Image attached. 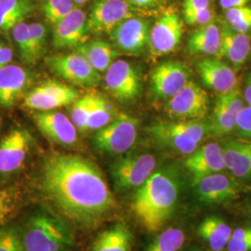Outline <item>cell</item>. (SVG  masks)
<instances>
[{"mask_svg": "<svg viewBox=\"0 0 251 251\" xmlns=\"http://www.w3.org/2000/svg\"><path fill=\"white\" fill-rule=\"evenodd\" d=\"M40 184L59 212L80 228L97 227L117 209V200L99 168L80 155L49 156L42 167Z\"/></svg>", "mask_w": 251, "mask_h": 251, "instance_id": "obj_1", "label": "cell"}, {"mask_svg": "<svg viewBox=\"0 0 251 251\" xmlns=\"http://www.w3.org/2000/svg\"><path fill=\"white\" fill-rule=\"evenodd\" d=\"M179 184L175 176L168 171L153 172L139 187L131 208L141 225L155 233L170 219L178 200Z\"/></svg>", "mask_w": 251, "mask_h": 251, "instance_id": "obj_2", "label": "cell"}, {"mask_svg": "<svg viewBox=\"0 0 251 251\" xmlns=\"http://www.w3.org/2000/svg\"><path fill=\"white\" fill-rule=\"evenodd\" d=\"M21 235L25 251H70L75 245L68 225L46 210L31 216Z\"/></svg>", "mask_w": 251, "mask_h": 251, "instance_id": "obj_3", "label": "cell"}, {"mask_svg": "<svg viewBox=\"0 0 251 251\" xmlns=\"http://www.w3.org/2000/svg\"><path fill=\"white\" fill-rule=\"evenodd\" d=\"M149 132L157 144L172 151L191 154L198 148L209 132L208 124L202 120L178 122L159 121L152 125Z\"/></svg>", "mask_w": 251, "mask_h": 251, "instance_id": "obj_4", "label": "cell"}, {"mask_svg": "<svg viewBox=\"0 0 251 251\" xmlns=\"http://www.w3.org/2000/svg\"><path fill=\"white\" fill-rule=\"evenodd\" d=\"M139 120L120 113L110 124L103 126L93 136L95 147L103 152L119 154L128 151L138 137Z\"/></svg>", "mask_w": 251, "mask_h": 251, "instance_id": "obj_5", "label": "cell"}, {"mask_svg": "<svg viewBox=\"0 0 251 251\" xmlns=\"http://www.w3.org/2000/svg\"><path fill=\"white\" fill-rule=\"evenodd\" d=\"M156 159L150 153L126 155L112 167V176L117 190L127 191L141 187L151 177Z\"/></svg>", "mask_w": 251, "mask_h": 251, "instance_id": "obj_6", "label": "cell"}, {"mask_svg": "<svg viewBox=\"0 0 251 251\" xmlns=\"http://www.w3.org/2000/svg\"><path fill=\"white\" fill-rule=\"evenodd\" d=\"M208 107L207 93L196 82L190 80L179 93L168 100L165 111L174 120H202L207 115Z\"/></svg>", "mask_w": 251, "mask_h": 251, "instance_id": "obj_7", "label": "cell"}, {"mask_svg": "<svg viewBox=\"0 0 251 251\" xmlns=\"http://www.w3.org/2000/svg\"><path fill=\"white\" fill-rule=\"evenodd\" d=\"M47 64L65 80L81 87H96L101 80L100 73L83 55L76 51L49 57Z\"/></svg>", "mask_w": 251, "mask_h": 251, "instance_id": "obj_8", "label": "cell"}, {"mask_svg": "<svg viewBox=\"0 0 251 251\" xmlns=\"http://www.w3.org/2000/svg\"><path fill=\"white\" fill-rule=\"evenodd\" d=\"M135 9L126 0H99L88 18V30L93 34H111L126 19L136 16Z\"/></svg>", "mask_w": 251, "mask_h": 251, "instance_id": "obj_9", "label": "cell"}, {"mask_svg": "<svg viewBox=\"0 0 251 251\" xmlns=\"http://www.w3.org/2000/svg\"><path fill=\"white\" fill-rule=\"evenodd\" d=\"M104 80L109 93L121 101L136 99L142 89L140 74L125 60L112 63L105 72Z\"/></svg>", "mask_w": 251, "mask_h": 251, "instance_id": "obj_10", "label": "cell"}, {"mask_svg": "<svg viewBox=\"0 0 251 251\" xmlns=\"http://www.w3.org/2000/svg\"><path fill=\"white\" fill-rule=\"evenodd\" d=\"M183 35V23L177 12L168 10L163 13L151 28L149 49L154 57L174 51Z\"/></svg>", "mask_w": 251, "mask_h": 251, "instance_id": "obj_11", "label": "cell"}, {"mask_svg": "<svg viewBox=\"0 0 251 251\" xmlns=\"http://www.w3.org/2000/svg\"><path fill=\"white\" fill-rule=\"evenodd\" d=\"M78 92L72 87L58 81L48 80L27 93L25 105L39 111H50L74 103Z\"/></svg>", "mask_w": 251, "mask_h": 251, "instance_id": "obj_12", "label": "cell"}, {"mask_svg": "<svg viewBox=\"0 0 251 251\" xmlns=\"http://www.w3.org/2000/svg\"><path fill=\"white\" fill-rule=\"evenodd\" d=\"M245 106L243 94L237 88L220 94L208 123L209 133L224 137L235 131L238 114Z\"/></svg>", "mask_w": 251, "mask_h": 251, "instance_id": "obj_13", "label": "cell"}, {"mask_svg": "<svg viewBox=\"0 0 251 251\" xmlns=\"http://www.w3.org/2000/svg\"><path fill=\"white\" fill-rule=\"evenodd\" d=\"M190 81L188 68L179 61H166L158 64L151 75L153 95L159 99H171Z\"/></svg>", "mask_w": 251, "mask_h": 251, "instance_id": "obj_14", "label": "cell"}, {"mask_svg": "<svg viewBox=\"0 0 251 251\" xmlns=\"http://www.w3.org/2000/svg\"><path fill=\"white\" fill-rule=\"evenodd\" d=\"M151 28L144 18L131 17L121 23L110 34L113 41L121 51L140 54L149 47Z\"/></svg>", "mask_w": 251, "mask_h": 251, "instance_id": "obj_15", "label": "cell"}, {"mask_svg": "<svg viewBox=\"0 0 251 251\" xmlns=\"http://www.w3.org/2000/svg\"><path fill=\"white\" fill-rule=\"evenodd\" d=\"M34 120L39 131L50 141L63 146L76 144L77 128L63 113L43 111L36 114Z\"/></svg>", "mask_w": 251, "mask_h": 251, "instance_id": "obj_16", "label": "cell"}, {"mask_svg": "<svg viewBox=\"0 0 251 251\" xmlns=\"http://www.w3.org/2000/svg\"><path fill=\"white\" fill-rule=\"evenodd\" d=\"M88 18L80 9H75L53 25V45L57 49L78 48L89 38Z\"/></svg>", "mask_w": 251, "mask_h": 251, "instance_id": "obj_17", "label": "cell"}, {"mask_svg": "<svg viewBox=\"0 0 251 251\" xmlns=\"http://www.w3.org/2000/svg\"><path fill=\"white\" fill-rule=\"evenodd\" d=\"M198 200L203 204H219L232 200L239 194L234 178L222 172L210 174L194 184Z\"/></svg>", "mask_w": 251, "mask_h": 251, "instance_id": "obj_18", "label": "cell"}, {"mask_svg": "<svg viewBox=\"0 0 251 251\" xmlns=\"http://www.w3.org/2000/svg\"><path fill=\"white\" fill-rule=\"evenodd\" d=\"M32 136L26 129H13L0 142V173L18 171L26 158Z\"/></svg>", "mask_w": 251, "mask_h": 251, "instance_id": "obj_19", "label": "cell"}, {"mask_svg": "<svg viewBox=\"0 0 251 251\" xmlns=\"http://www.w3.org/2000/svg\"><path fill=\"white\" fill-rule=\"evenodd\" d=\"M184 166L192 174L194 184L210 174L222 172L226 169L223 148L216 143L205 144L189 154Z\"/></svg>", "mask_w": 251, "mask_h": 251, "instance_id": "obj_20", "label": "cell"}, {"mask_svg": "<svg viewBox=\"0 0 251 251\" xmlns=\"http://www.w3.org/2000/svg\"><path fill=\"white\" fill-rule=\"evenodd\" d=\"M198 71L206 87L220 94L236 88L237 76L235 71L219 58H206L199 61Z\"/></svg>", "mask_w": 251, "mask_h": 251, "instance_id": "obj_21", "label": "cell"}, {"mask_svg": "<svg viewBox=\"0 0 251 251\" xmlns=\"http://www.w3.org/2000/svg\"><path fill=\"white\" fill-rule=\"evenodd\" d=\"M31 77L26 69L15 64L0 68V104L9 107L26 91Z\"/></svg>", "mask_w": 251, "mask_h": 251, "instance_id": "obj_22", "label": "cell"}, {"mask_svg": "<svg viewBox=\"0 0 251 251\" xmlns=\"http://www.w3.org/2000/svg\"><path fill=\"white\" fill-rule=\"evenodd\" d=\"M222 148L226 170L234 179L251 183V143L226 141Z\"/></svg>", "mask_w": 251, "mask_h": 251, "instance_id": "obj_23", "label": "cell"}, {"mask_svg": "<svg viewBox=\"0 0 251 251\" xmlns=\"http://www.w3.org/2000/svg\"><path fill=\"white\" fill-rule=\"evenodd\" d=\"M221 29L222 49L220 59L225 57L233 64L234 70H239L251 55V37L247 34L233 31L227 24H224Z\"/></svg>", "mask_w": 251, "mask_h": 251, "instance_id": "obj_24", "label": "cell"}, {"mask_svg": "<svg viewBox=\"0 0 251 251\" xmlns=\"http://www.w3.org/2000/svg\"><path fill=\"white\" fill-rule=\"evenodd\" d=\"M133 234L123 224H117L100 233L88 251H131Z\"/></svg>", "mask_w": 251, "mask_h": 251, "instance_id": "obj_25", "label": "cell"}, {"mask_svg": "<svg viewBox=\"0 0 251 251\" xmlns=\"http://www.w3.org/2000/svg\"><path fill=\"white\" fill-rule=\"evenodd\" d=\"M222 49V29L214 22L200 26L188 41L192 54L213 55L220 59Z\"/></svg>", "mask_w": 251, "mask_h": 251, "instance_id": "obj_26", "label": "cell"}, {"mask_svg": "<svg viewBox=\"0 0 251 251\" xmlns=\"http://www.w3.org/2000/svg\"><path fill=\"white\" fill-rule=\"evenodd\" d=\"M76 52L83 55L92 67L99 73L107 71L111 64L116 62L119 52L111 44L102 40L87 42L75 49Z\"/></svg>", "mask_w": 251, "mask_h": 251, "instance_id": "obj_27", "label": "cell"}, {"mask_svg": "<svg viewBox=\"0 0 251 251\" xmlns=\"http://www.w3.org/2000/svg\"><path fill=\"white\" fill-rule=\"evenodd\" d=\"M198 233L213 251H222L231 239L233 230L222 219L208 217L199 225Z\"/></svg>", "mask_w": 251, "mask_h": 251, "instance_id": "obj_28", "label": "cell"}, {"mask_svg": "<svg viewBox=\"0 0 251 251\" xmlns=\"http://www.w3.org/2000/svg\"><path fill=\"white\" fill-rule=\"evenodd\" d=\"M32 0H0V31L12 30L32 12Z\"/></svg>", "mask_w": 251, "mask_h": 251, "instance_id": "obj_29", "label": "cell"}, {"mask_svg": "<svg viewBox=\"0 0 251 251\" xmlns=\"http://www.w3.org/2000/svg\"><path fill=\"white\" fill-rule=\"evenodd\" d=\"M118 113L115 106L104 97L94 94L93 107L88 122V130H99L110 124Z\"/></svg>", "mask_w": 251, "mask_h": 251, "instance_id": "obj_30", "label": "cell"}, {"mask_svg": "<svg viewBox=\"0 0 251 251\" xmlns=\"http://www.w3.org/2000/svg\"><path fill=\"white\" fill-rule=\"evenodd\" d=\"M185 241V234L179 228L164 230L149 246L147 251H179Z\"/></svg>", "mask_w": 251, "mask_h": 251, "instance_id": "obj_31", "label": "cell"}, {"mask_svg": "<svg viewBox=\"0 0 251 251\" xmlns=\"http://www.w3.org/2000/svg\"><path fill=\"white\" fill-rule=\"evenodd\" d=\"M75 4L74 0H41L40 8L46 19L54 25L75 9Z\"/></svg>", "mask_w": 251, "mask_h": 251, "instance_id": "obj_32", "label": "cell"}, {"mask_svg": "<svg viewBox=\"0 0 251 251\" xmlns=\"http://www.w3.org/2000/svg\"><path fill=\"white\" fill-rule=\"evenodd\" d=\"M93 100L94 94H89L76 100L73 104L70 119L80 132L88 130V122L93 107Z\"/></svg>", "mask_w": 251, "mask_h": 251, "instance_id": "obj_33", "label": "cell"}, {"mask_svg": "<svg viewBox=\"0 0 251 251\" xmlns=\"http://www.w3.org/2000/svg\"><path fill=\"white\" fill-rule=\"evenodd\" d=\"M21 200V193L18 189L11 187L0 190V226L5 225L14 215Z\"/></svg>", "mask_w": 251, "mask_h": 251, "instance_id": "obj_34", "label": "cell"}, {"mask_svg": "<svg viewBox=\"0 0 251 251\" xmlns=\"http://www.w3.org/2000/svg\"><path fill=\"white\" fill-rule=\"evenodd\" d=\"M225 20L233 31L247 34L251 30V7L227 9L225 10Z\"/></svg>", "mask_w": 251, "mask_h": 251, "instance_id": "obj_35", "label": "cell"}, {"mask_svg": "<svg viewBox=\"0 0 251 251\" xmlns=\"http://www.w3.org/2000/svg\"><path fill=\"white\" fill-rule=\"evenodd\" d=\"M12 36L18 46L20 56L24 62L33 64L32 58V47L29 25L25 23H20L12 28Z\"/></svg>", "mask_w": 251, "mask_h": 251, "instance_id": "obj_36", "label": "cell"}, {"mask_svg": "<svg viewBox=\"0 0 251 251\" xmlns=\"http://www.w3.org/2000/svg\"><path fill=\"white\" fill-rule=\"evenodd\" d=\"M30 36H31V47H32V58L33 64L42 57L45 53L48 38V29L44 24L33 23L29 25Z\"/></svg>", "mask_w": 251, "mask_h": 251, "instance_id": "obj_37", "label": "cell"}, {"mask_svg": "<svg viewBox=\"0 0 251 251\" xmlns=\"http://www.w3.org/2000/svg\"><path fill=\"white\" fill-rule=\"evenodd\" d=\"M0 251H25L21 231L13 226H0Z\"/></svg>", "mask_w": 251, "mask_h": 251, "instance_id": "obj_38", "label": "cell"}, {"mask_svg": "<svg viewBox=\"0 0 251 251\" xmlns=\"http://www.w3.org/2000/svg\"><path fill=\"white\" fill-rule=\"evenodd\" d=\"M215 17L214 10L210 7L206 9H198L194 11L183 12V18L189 25L203 26L209 23H212Z\"/></svg>", "mask_w": 251, "mask_h": 251, "instance_id": "obj_39", "label": "cell"}, {"mask_svg": "<svg viewBox=\"0 0 251 251\" xmlns=\"http://www.w3.org/2000/svg\"><path fill=\"white\" fill-rule=\"evenodd\" d=\"M235 131L243 140L251 142V107L246 105L237 117Z\"/></svg>", "mask_w": 251, "mask_h": 251, "instance_id": "obj_40", "label": "cell"}, {"mask_svg": "<svg viewBox=\"0 0 251 251\" xmlns=\"http://www.w3.org/2000/svg\"><path fill=\"white\" fill-rule=\"evenodd\" d=\"M210 7V0H184L183 12L194 11Z\"/></svg>", "mask_w": 251, "mask_h": 251, "instance_id": "obj_41", "label": "cell"}, {"mask_svg": "<svg viewBox=\"0 0 251 251\" xmlns=\"http://www.w3.org/2000/svg\"><path fill=\"white\" fill-rule=\"evenodd\" d=\"M136 9H152L164 4L165 0H126Z\"/></svg>", "mask_w": 251, "mask_h": 251, "instance_id": "obj_42", "label": "cell"}, {"mask_svg": "<svg viewBox=\"0 0 251 251\" xmlns=\"http://www.w3.org/2000/svg\"><path fill=\"white\" fill-rule=\"evenodd\" d=\"M226 248L228 251H251V240H236L231 238Z\"/></svg>", "mask_w": 251, "mask_h": 251, "instance_id": "obj_43", "label": "cell"}, {"mask_svg": "<svg viewBox=\"0 0 251 251\" xmlns=\"http://www.w3.org/2000/svg\"><path fill=\"white\" fill-rule=\"evenodd\" d=\"M251 2V0H220V6L222 9L227 10L248 6V4Z\"/></svg>", "mask_w": 251, "mask_h": 251, "instance_id": "obj_44", "label": "cell"}, {"mask_svg": "<svg viewBox=\"0 0 251 251\" xmlns=\"http://www.w3.org/2000/svg\"><path fill=\"white\" fill-rule=\"evenodd\" d=\"M13 57L11 49L9 47H3L0 50V68L8 65Z\"/></svg>", "mask_w": 251, "mask_h": 251, "instance_id": "obj_45", "label": "cell"}, {"mask_svg": "<svg viewBox=\"0 0 251 251\" xmlns=\"http://www.w3.org/2000/svg\"><path fill=\"white\" fill-rule=\"evenodd\" d=\"M242 94L245 102L251 107V73L246 78Z\"/></svg>", "mask_w": 251, "mask_h": 251, "instance_id": "obj_46", "label": "cell"}, {"mask_svg": "<svg viewBox=\"0 0 251 251\" xmlns=\"http://www.w3.org/2000/svg\"><path fill=\"white\" fill-rule=\"evenodd\" d=\"M75 2V4H78V5H82V4H85L87 1L89 0H74Z\"/></svg>", "mask_w": 251, "mask_h": 251, "instance_id": "obj_47", "label": "cell"}, {"mask_svg": "<svg viewBox=\"0 0 251 251\" xmlns=\"http://www.w3.org/2000/svg\"><path fill=\"white\" fill-rule=\"evenodd\" d=\"M2 48H3V45H2V44H1V43H0V50H2Z\"/></svg>", "mask_w": 251, "mask_h": 251, "instance_id": "obj_48", "label": "cell"}, {"mask_svg": "<svg viewBox=\"0 0 251 251\" xmlns=\"http://www.w3.org/2000/svg\"></svg>", "mask_w": 251, "mask_h": 251, "instance_id": "obj_49", "label": "cell"}]
</instances>
